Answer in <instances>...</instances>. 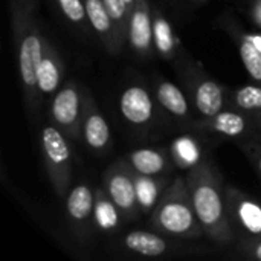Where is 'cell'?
Masks as SVG:
<instances>
[{
  "label": "cell",
  "instance_id": "23",
  "mask_svg": "<svg viewBox=\"0 0 261 261\" xmlns=\"http://www.w3.org/2000/svg\"><path fill=\"white\" fill-rule=\"evenodd\" d=\"M231 106L249 115L261 112L260 86H243L231 93Z\"/></svg>",
  "mask_w": 261,
  "mask_h": 261
},
{
  "label": "cell",
  "instance_id": "21",
  "mask_svg": "<svg viewBox=\"0 0 261 261\" xmlns=\"http://www.w3.org/2000/svg\"><path fill=\"white\" fill-rule=\"evenodd\" d=\"M119 211L115 203L110 200L106 191H98L95 196V222L96 225L104 229L110 231L115 229L119 223Z\"/></svg>",
  "mask_w": 261,
  "mask_h": 261
},
{
  "label": "cell",
  "instance_id": "2",
  "mask_svg": "<svg viewBox=\"0 0 261 261\" xmlns=\"http://www.w3.org/2000/svg\"><path fill=\"white\" fill-rule=\"evenodd\" d=\"M11 23L26 104L34 112L40 96L37 70L44 40L38 24V0H11Z\"/></svg>",
  "mask_w": 261,
  "mask_h": 261
},
{
  "label": "cell",
  "instance_id": "27",
  "mask_svg": "<svg viewBox=\"0 0 261 261\" xmlns=\"http://www.w3.org/2000/svg\"><path fill=\"white\" fill-rule=\"evenodd\" d=\"M240 248L251 258L261 261V237H245V239H242Z\"/></svg>",
  "mask_w": 261,
  "mask_h": 261
},
{
  "label": "cell",
  "instance_id": "13",
  "mask_svg": "<svg viewBox=\"0 0 261 261\" xmlns=\"http://www.w3.org/2000/svg\"><path fill=\"white\" fill-rule=\"evenodd\" d=\"M121 115L133 125L148 124L153 118V99L141 86H132L119 98Z\"/></svg>",
  "mask_w": 261,
  "mask_h": 261
},
{
  "label": "cell",
  "instance_id": "8",
  "mask_svg": "<svg viewBox=\"0 0 261 261\" xmlns=\"http://www.w3.org/2000/svg\"><path fill=\"white\" fill-rule=\"evenodd\" d=\"M84 5H86L87 18L90 24L93 26L95 32L98 34V37L101 38L104 47L107 49L109 54L116 55L121 50L124 40L119 35L118 28L110 12L107 11L104 2L102 0H84Z\"/></svg>",
  "mask_w": 261,
  "mask_h": 261
},
{
  "label": "cell",
  "instance_id": "22",
  "mask_svg": "<svg viewBox=\"0 0 261 261\" xmlns=\"http://www.w3.org/2000/svg\"><path fill=\"white\" fill-rule=\"evenodd\" d=\"M153 41L154 47L164 58H170L174 54V35L171 24L162 14H156L153 17Z\"/></svg>",
  "mask_w": 261,
  "mask_h": 261
},
{
  "label": "cell",
  "instance_id": "29",
  "mask_svg": "<svg viewBox=\"0 0 261 261\" xmlns=\"http://www.w3.org/2000/svg\"><path fill=\"white\" fill-rule=\"evenodd\" d=\"M249 116H251V119H252V122H254V127L261 130V112L252 113V115H249Z\"/></svg>",
  "mask_w": 261,
  "mask_h": 261
},
{
  "label": "cell",
  "instance_id": "25",
  "mask_svg": "<svg viewBox=\"0 0 261 261\" xmlns=\"http://www.w3.org/2000/svg\"><path fill=\"white\" fill-rule=\"evenodd\" d=\"M107 11L110 12L119 35L122 37V40H125V37H128V20H130V9L127 8L124 0H102Z\"/></svg>",
  "mask_w": 261,
  "mask_h": 261
},
{
  "label": "cell",
  "instance_id": "3",
  "mask_svg": "<svg viewBox=\"0 0 261 261\" xmlns=\"http://www.w3.org/2000/svg\"><path fill=\"white\" fill-rule=\"evenodd\" d=\"M151 228L168 237L194 240L205 236V231L196 216L187 179L176 177L167 187L151 211Z\"/></svg>",
  "mask_w": 261,
  "mask_h": 261
},
{
  "label": "cell",
  "instance_id": "32",
  "mask_svg": "<svg viewBox=\"0 0 261 261\" xmlns=\"http://www.w3.org/2000/svg\"><path fill=\"white\" fill-rule=\"evenodd\" d=\"M124 2H125L127 8H128V9L132 11V9H133V6H135V2H136V0H124Z\"/></svg>",
  "mask_w": 261,
  "mask_h": 261
},
{
  "label": "cell",
  "instance_id": "14",
  "mask_svg": "<svg viewBox=\"0 0 261 261\" xmlns=\"http://www.w3.org/2000/svg\"><path fill=\"white\" fill-rule=\"evenodd\" d=\"M200 125L202 128L214 133L229 138H240L246 135L254 124L251 116H245L240 110H222L211 118H205Z\"/></svg>",
  "mask_w": 261,
  "mask_h": 261
},
{
  "label": "cell",
  "instance_id": "10",
  "mask_svg": "<svg viewBox=\"0 0 261 261\" xmlns=\"http://www.w3.org/2000/svg\"><path fill=\"white\" fill-rule=\"evenodd\" d=\"M67 216L80 232H87L95 220V194L89 185L81 184L72 188L66 197Z\"/></svg>",
  "mask_w": 261,
  "mask_h": 261
},
{
  "label": "cell",
  "instance_id": "12",
  "mask_svg": "<svg viewBox=\"0 0 261 261\" xmlns=\"http://www.w3.org/2000/svg\"><path fill=\"white\" fill-rule=\"evenodd\" d=\"M81 135L84 142L95 151H102L110 142V128L93 99L84 93V112Z\"/></svg>",
  "mask_w": 261,
  "mask_h": 261
},
{
  "label": "cell",
  "instance_id": "11",
  "mask_svg": "<svg viewBox=\"0 0 261 261\" xmlns=\"http://www.w3.org/2000/svg\"><path fill=\"white\" fill-rule=\"evenodd\" d=\"M64 76V66L57 49L43 40V54L37 70V87L40 95H54L58 92V87Z\"/></svg>",
  "mask_w": 261,
  "mask_h": 261
},
{
  "label": "cell",
  "instance_id": "4",
  "mask_svg": "<svg viewBox=\"0 0 261 261\" xmlns=\"http://www.w3.org/2000/svg\"><path fill=\"white\" fill-rule=\"evenodd\" d=\"M41 148L46 171L60 199H66L72 184V154L66 135L57 125H46L41 132Z\"/></svg>",
  "mask_w": 261,
  "mask_h": 261
},
{
  "label": "cell",
  "instance_id": "24",
  "mask_svg": "<svg viewBox=\"0 0 261 261\" xmlns=\"http://www.w3.org/2000/svg\"><path fill=\"white\" fill-rule=\"evenodd\" d=\"M240 57L251 78L261 81V52L248 35H245L240 41Z\"/></svg>",
  "mask_w": 261,
  "mask_h": 261
},
{
  "label": "cell",
  "instance_id": "30",
  "mask_svg": "<svg viewBox=\"0 0 261 261\" xmlns=\"http://www.w3.org/2000/svg\"><path fill=\"white\" fill-rule=\"evenodd\" d=\"M251 40H252V43L258 47V50L261 52V35H248Z\"/></svg>",
  "mask_w": 261,
  "mask_h": 261
},
{
  "label": "cell",
  "instance_id": "9",
  "mask_svg": "<svg viewBox=\"0 0 261 261\" xmlns=\"http://www.w3.org/2000/svg\"><path fill=\"white\" fill-rule=\"evenodd\" d=\"M128 41L132 47L141 54L148 55L154 44L153 41V17L147 0H136L130 11L128 20Z\"/></svg>",
  "mask_w": 261,
  "mask_h": 261
},
{
  "label": "cell",
  "instance_id": "1",
  "mask_svg": "<svg viewBox=\"0 0 261 261\" xmlns=\"http://www.w3.org/2000/svg\"><path fill=\"white\" fill-rule=\"evenodd\" d=\"M187 185L191 194L196 216L205 231V236L216 243H232L236 232L228 217L225 188L216 168L208 162H199L188 170Z\"/></svg>",
  "mask_w": 261,
  "mask_h": 261
},
{
  "label": "cell",
  "instance_id": "28",
  "mask_svg": "<svg viewBox=\"0 0 261 261\" xmlns=\"http://www.w3.org/2000/svg\"><path fill=\"white\" fill-rule=\"evenodd\" d=\"M242 148L246 151V154L249 156V159L254 162L255 168L258 170V173H260V176H261V145L260 144L249 142V144L242 145Z\"/></svg>",
  "mask_w": 261,
  "mask_h": 261
},
{
  "label": "cell",
  "instance_id": "20",
  "mask_svg": "<svg viewBox=\"0 0 261 261\" xmlns=\"http://www.w3.org/2000/svg\"><path fill=\"white\" fill-rule=\"evenodd\" d=\"M138 203L142 213H151L162 196V185L153 176H142L135 173Z\"/></svg>",
  "mask_w": 261,
  "mask_h": 261
},
{
  "label": "cell",
  "instance_id": "17",
  "mask_svg": "<svg viewBox=\"0 0 261 261\" xmlns=\"http://www.w3.org/2000/svg\"><path fill=\"white\" fill-rule=\"evenodd\" d=\"M128 165L138 174L156 177L165 171L168 164L162 151L153 148H141L128 156Z\"/></svg>",
  "mask_w": 261,
  "mask_h": 261
},
{
  "label": "cell",
  "instance_id": "16",
  "mask_svg": "<svg viewBox=\"0 0 261 261\" xmlns=\"http://www.w3.org/2000/svg\"><path fill=\"white\" fill-rule=\"evenodd\" d=\"M124 246L144 257H161L168 251V245L161 234L150 231H132L124 239Z\"/></svg>",
  "mask_w": 261,
  "mask_h": 261
},
{
  "label": "cell",
  "instance_id": "26",
  "mask_svg": "<svg viewBox=\"0 0 261 261\" xmlns=\"http://www.w3.org/2000/svg\"><path fill=\"white\" fill-rule=\"evenodd\" d=\"M57 5L63 11L66 18L75 24H81L87 18L86 5L83 0H57Z\"/></svg>",
  "mask_w": 261,
  "mask_h": 261
},
{
  "label": "cell",
  "instance_id": "31",
  "mask_svg": "<svg viewBox=\"0 0 261 261\" xmlns=\"http://www.w3.org/2000/svg\"><path fill=\"white\" fill-rule=\"evenodd\" d=\"M255 18H257V21L261 24V2L258 3L257 9H255Z\"/></svg>",
  "mask_w": 261,
  "mask_h": 261
},
{
  "label": "cell",
  "instance_id": "19",
  "mask_svg": "<svg viewBox=\"0 0 261 261\" xmlns=\"http://www.w3.org/2000/svg\"><path fill=\"white\" fill-rule=\"evenodd\" d=\"M171 159L180 168H193L200 162V147L191 136H180L171 144Z\"/></svg>",
  "mask_w": 261,
  "mask_h": 261
},
{
  "label": "cell",
  "instance_id": "18",
  "mask_svg": "<svg viewBox=\"0 0 261 261\" xmlns=\"http://www.w3.org/2000/svg\"><path fill=\"white\" fill-rule=\"evenodd\" d=\"M156 96L159 104L174 116L185 118L188 115V101L176 84L161 81L156 87Z\"/></svg>",
  "mask_w": 261,
  "mask_h": 261
},
{
  "label": "cell",
  "instance_id": "7",
  "mask_svg": "<svg viewBox=\"0 0 261 261\" xmlns=\"http://www.w3.org/2000/svg\"><path fill=\"white\" fill-rule=\"evenodd\" d=\"M225 202L234 232L240 231L246 237H261V203L239 188H225Z\"/></svg>",
  "mask_w": 261,
  "mask_h": 261
},
{
  "label": "cell",
  "instance_id": "6",
  "mask_svg": "<svg viewBox=\"0 0 261 261\" xmlns=\"http://www.w3.org/2000/svg\"><path fill=\"white\" fill-rule=\"evenodd\" d=\"M104 191L115 203L121 216L133 219L139 210L135 171L128 164L116 162L104 174Z\"/></svg>",
  "mask_w": 261,
  "mask_h": 261
},
{
  "label": "cell",
  "instance_id": "15",
  "mask_svg": "<svg viewBox=\"0 0 261 261\" xmlns=\"http://www.w3.org/2000/svg\"><path fill=\"white\" fill-rule=\"evenodd\" d=\"M194 104L203 118H211L225 107V90L211 80H203L194 87Z\"/></svg>",
  "mask_w": 261,
  "mask_h": 261
},
{
  "label": "cell",
  "instance_id": "5",
  "mask_svg": "<svg viewBox=\"0 0 261 261\" xmlns=\"http://www.w3.org/2000/svg\"><path fill=\"white\" fill-rule=\"evenodd\" d=\"M83 112L84 101L75 83L70 81L58 89L50 102V118L70 141H76L83 136Z\"/></svg>",
  "mask_w": 261,
  "mask_h": 261
}]
</instances>
